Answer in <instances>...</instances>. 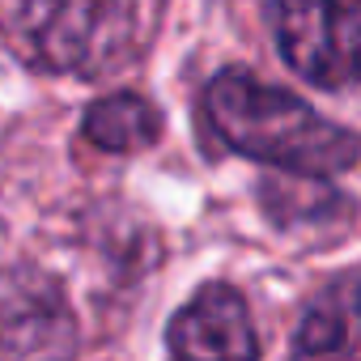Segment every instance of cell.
Masks as SVG:
<instances>
[{"label":"cell","mask_w":361,"mask_h":361,"mask_svg":"<svg viewBox=\"0 0 361 361\" xmlns=\"http://www.w3.org/2000/svg\"><path fill=\"white\" fill-rule=\"evenodd\" d=\"M204 115L234 153L281 170L327 178L361 157V140L348 128L323 119L298 94L268 85L243 68H226L209 81Z\"/></svg>","instance_id":"obj_1"},{"label":"cell","mask_w":361,"mask_h":361,"mask_svg":"<svg viewBox=\"0 0 361 361\" xmlns=\"http://www.w3.org/2000/svg\"><path fill=\"white\" fill-rule=\"evenodd\" d=\"M0 39L43 73H111L136 51V9L111 0H18L0 5Z\"/></svg>","instance_id":"obj_2"},{"label":"cell","mask_w":361,"mask_h":361,"mask_svg":"<svg viewBox=\"0 0 361 361\" xmlns=\"http://www.w3.org/2000/svg\"><path fill=\"white\" fill-rule=\"evenodd\" d=\"M272 35L289 68L323 90L361 81V0L353 5H272Z\"/></svg>","instance_id":"obj_3"},{"label":"cell","mask_w":361,"mask_h":361,"mask_svg":"<svg viewBox=\"0 0 361 361\" xmlns=\"http://www.w3.org/2000/svg\"><path fill=\"white\" fill-rule=\"evenodd\" d=\"M170 361H259L251 310L238 289L204 285L166 331Z\"/></svg>","instance_id":"obj_4"},{"label":"cell","mask_w":361,"mask_h":361,"mask_svg":"<svg viewBox=\"0 0 361 361\" xmlns=\"http://www.w3.org/2000/svg\"><path fill=\"white\" fill-rule=\"evenodd\" d=\"M77 327L56 285L18 276L0 289V361H73Z\"/></svg>","instance_id":"obj_5"},{"label":"cell","mask_w":361,"mask_h":361,"mask_svg":"<svg viewBox=\"0 0 361 361\" xmlns=\"http://www.w3.org/2000/svg\"><path fill=\"white\" fill-rule=\"evenodd\" d=\"M289 361H361V272H344L314 293Z\"/></svg>","instance_id":"obj_6"},{"label":"cell","mask_w":361,"mask_h":361,"mask_svg":"<svg viewBox=\"0 0 361 361\" xmlns=\"http://www.w3.org/2000/svg\"><path fill=\"white\" fill-rule=\"evenodd\" d=\"M81 132L90 145H98L106 153H136V149H149L157 140L161 115L140 94H111L85 111Z\"/></svg>","instance_id":"obj_7"}]
</instances>
